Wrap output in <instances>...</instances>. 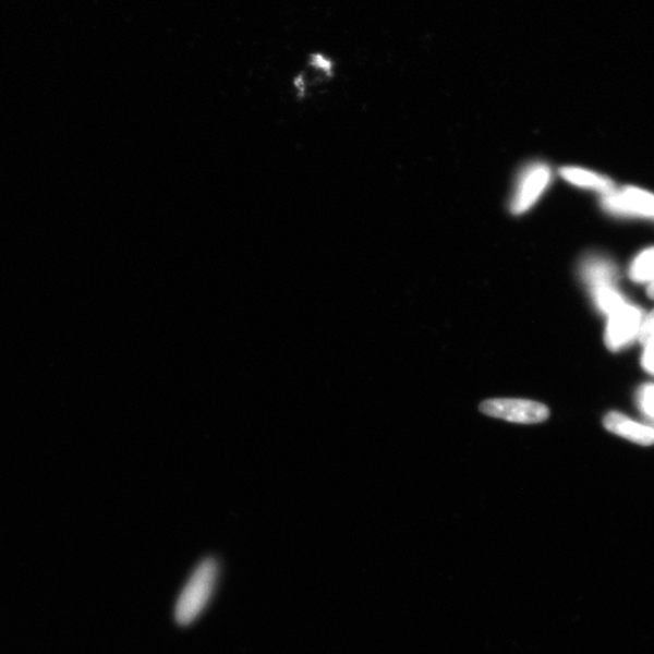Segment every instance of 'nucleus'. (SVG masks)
I'll list each match as a JSON object with an SVG mask.
<instances>
[{"label":"nucleus","instance_id":"f257e3e1","mask_svg":"<svg viewBox=\"0 0 654 654\" xmlns=\"http://www.w3.org/2000/svg\"><path fill=\"white\" fill-rule=\"evenodd\" d=\"M217 577V564L213 559L203 561L184 586L177 606V620L189 626L198 617L211 597Z\"/></svg>","mask_w":654,"mask_h":654},{"label":"nucleus","instance_id":"f03ea898","mask_svg":"<svg viewBox=\"0 0 654 654\" xmlns=\"http://www.w3.org/2000/svg\"><path fill=\"white\" fill-rule=\"evenodd\" d=\"M553 182V170L543 161L529 164L520 172L512 192L509 210L512 215L520 216L529 213L548 191Z\"/></svg>","mask_w":654,"mask_h":654},{"label":"nucleus","instance_id":"7ed1b4c3","mask_svg":"<svg viewBox=\"0 0 654 654\" xmlns=\"http://www.w3.org/2000/svg\"><path fill=\"white\" fill-rule=\"evenodd\" d=\"M486 416L511 423L536 424L549 419V409L538 401L525 399H491L480 405Z\"/></svg>","mask_w":654,"mask_h":654},{"label":"nucleus","instance_id":"20e7f679","mask_svg":"<svg viewBox=\"0 0 654 654\" xmlns=\"http://www.w3.org/2000/svg\"><path fill=\"white\" fill-rule=\"evenodd\" d=\"M603 209L609 215L654 221V194L637 187L616 189L603 195Z\"/></svg>","mask_w":654,"mask_h":654},{"label":"nucleus","instance_id":"39448f33","mask_svg":"<svg viewBox=\"0 0 654 654\" xmlns=\"http://www.w3.org/2000/svg\"><path fill=\"white\" fill-rule=\"evenodd\" d=\"M608 316L605 344L610 352H619L638 337L643 314L637 305L627 303Z\"/></svg>","mask_w":654,"mask_h":654},{"label":"nucleus","instance_id":"423d86ee","mask_svg":"<svg viewBox=\"0 0 654 654\" xmlns=\"http://www.w3.org/2000/svg\"><path fill=\"white\" fill-rule=\"evenodd\" d=\"M605 428L629 441L651 446L654 444V429L630 420L620 412H609L604 419Z\"/></svg>","mask_w":654,"mask_h":654},{"label":"nucleus","instance_id":"0eeeda50","mask_svg":"<svg viewBox=\"0 0 654 654\" xmlns=\"http://www.w3.org/2000/svg\"><path fill=\"white\" fill-rule=\"evenodd\" d=\"M581 277L592 290L603 287H617L619 275L613 261L593 255L582 261Z\"/></svg>","mask_w":654,"mask_h":654},{"label":"nucleus","instance_id":"6e6552de","mask_svg":"<svg viewBox=\"0 0 654 654\" xmlns=\"http://www.w3.org/2000/svg\"><path fill=\"white\" fill-rule=\"evenodd\" d=\"M561 178L574 187L593 191L606 195L615 191L616 184L605 174L578 167H565L560 170Z\"/></svg>","mask_w":654,"mask_h":654},{"label":"nucleus","instance_id":"1a4fd4ad","mask_svg":"<svg viewBox=\"0 0 654 654\" xmlns=\"http://www.w3.org/2000/svg\"><path fill=\"white\" fill-rule=\"evenodd\" d=\"M629 278L638 283H649V286L654 283V246L641 251L631 261Z\"/></svg>","mask_w":654,"mask_h":654},{"label":"nucleus","instance_id":"9d476101","mask_svg":"<svg viewBox=\"0 0 654 654\" xmlns=\"http://www.w3.org/2000/svg\"><path fill=\"white\" fill-rule=\"evenodd\" d=\"M592 296L597 308L607 315L614 314L628 303L617 287L592 289Z\"/></svg>","mask_w":654,"mask_h":654},{"label":"nucleus","instance_id":"9b49d317","mask_svg":"<svg viewBox=\"0 0 654 654\" xmlns=\"http://www.w3.org/2000/svg\"><path fill=\"white\" fill-rule=\"evenodd\" d=\"M638 337L640 342L645 346L654 340V310L643 316Z\"/></svg>","mask_w":654,"mask_h":654},{"label":"nucleus","instance_id":"f8f14e48","mask_svg":"<svg viewBox=\"0 0 654 654\" xmlns=\"http://www.w3.org/2000/svg\"><path fill=\"white\" fill-rule=\"evenodd\" d=\"M640 408L647 416L654 419V386L643 387L639 395Z\"/></svg>","mask_w":654,"mask_h":654},{"label":"nucleus","instance_id":"ddd939ff","mask_svg":"<svg viewBox=\"0 0 654 654\" xmlns=\"http://www.w3.org/2000/svg\"><path fill=\"white\" fill-rule=\"evenodd\" d=\"M642 366L647 373L654 375V340L646 344L642 355Z\"/></svg>","mask_w":654,"mask_h":654},{"label":"nucleus","instance_id":"4468645a","mask_svg":"<svg viewBox=\"0 0 654 654\" xmlns=\"http://www.w3.org/2000/svg\"><path fill=\"white\" fill-rule=\"evenodd\" d=\"M647 293H649V296H650L652 300H654V283H652V286H649V288H647Z\"/></svg>","mask_w":654,"mask_h":654}]
</instances>
